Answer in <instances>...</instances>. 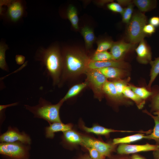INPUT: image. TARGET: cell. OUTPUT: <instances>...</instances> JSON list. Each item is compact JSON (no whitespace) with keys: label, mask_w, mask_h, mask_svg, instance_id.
Here are the masks:
<instances>
[{"label":"cell","mask_w":159,"mask_h":159,"mask_svg":"<svg viewBox=\"0 0 159 159\" xmlns=\"http://www.w3.org/2000/svg\"><path fill=\"white\" fill-rule=\"evenodd\" d=\"M114 42L108 40H103L98 42L97 47L95 53L107 51V50L110 49Z\"/></svg>","instance_id":"31"},{"label":"cell","mask_w":159,"mask_h":159,"mask_svg":"<svg viewBox=\"0 0 159 159\" xmlns=\"http://www.w3.org/2000/svg\"><path fill=\"white\" fill-rule=\"evenodd\" d=\"M1 143L20 142L30 145L31 138L29 136L24 132H20L15 127L9 126L7 130L1 135Z\"/></svg>","instance_id":"7"},{"label":"cell","mask_w":159,"mask_h":159,"mask_svg":"<svg viewBox=\"0 0 159 159\" xmlns=\"http://www.w3.org/2000/svg\"><path fill=\"white\" fill-rule=\"evenodd\" d=\"M103 91L104 93L115 102H122L124 101V98L121 97L119 95L112 82L107 80L104 85Z\"/></svg>","instance_id":"16"},{"label":"cell","mask_w":159,"mask_h":159,"mask_svg":"<svg viewBox=\"0 0 159 159\" xmlns=\"http://www.w3.org/2000/svg\"><path fill=\"white\" fill-rule=\"evenodd\" d=\"M159 148L158 145H152L147 143L144 145H129L120 144L117 149L118 153L120 154H128L141 152L156 150Z\"/></svg>","instance_id":"9"},{"label":"cell","mask_w":159,"mask_h":159,"mask_svg":"<svg viewBox=\"0 0 159 159\" xmlns=\"http://www.w3.org/2000/svg\"><path fill=\"white\" fill-rule=\"evenodd\" d=\"M85 74L88 82L96 97L101 100L104 93L103 88L107 78L97 69H88Z\"/></svg>","instance_id":"6"},{"label":"cell","mask_w":159,"mask_h":159,"mask_svg":"<svg viewBox=\"0 0 159 159\" xmlns=\"http://www.w3.org/2000/svg\"><path fill=\"white\" fill-rule=\"evenodd\" d=\"M62 56V79L85 74L91 59L83 52L77 49H67L64 51Z\"/></svg>","instance_id":"1"},{"label":"cell","mask_w":159,"mask_h":159,"mask_svg":"<svg viewBox=\"0 0 159 159\" xmlns=\"http://www.w3.org/2000/svg\"><path fill=\"white\" fill-rule=\"evenodd\" d=\"M107 78L121 79L125 74L124 69L115 67H107L97 69Z\"/></svg>","instance_id":"17"},{"label":"cell","mask_w":159,"mask_h":159,"mask_svg":"<svg viewBox=\"0 0 159 159\" xmlns=\"http://www.w3.org/2000/svg\"><path fill=\"white\" fill-rule=\"evenodd\" d=\"M82 128L86 132L91 133L98 135L107 136L112 132H137V131L130 130H119L112 129L108 128L97 125H94L91 127L86 126L83 124L81 125Z\"/></svg>","instance_id":"15"},{"label":"cell","mask_w":159,"mask_h":159,"mask_svg":"<svg viewBox=\"0 0 159 159\" xmlns=\"http://www.w3.org/2000/svg\"><path fill=\"white\" fill-rule=\"evenodd\" d=\"M85 159H92V158H85Z\"/></svg>","instance_id":"45"},{"label":"cell","mask_w":159,"mask_h":159,"mask_svg":"<svg viewBox=\"0 0 159 159\" xmlns=\"http://www.w3.org/2000/svg\"><path fill=\"white\" fill-rule=\"evenodd\" d=\"M9 48L7 45L1 43L0 44V68L2 70L8 71V68L5 59V52Z\"/></svg>","instance_id":"29"},{"label":"cell","mask_w":159,"mask_h":159,"mask_svg":"<svg viewBox=\"0 0 159 159\" xmlns=\"http://www.w3.org/2000/svg\"><path fill=\"white\" fill-rule=\"evenodd\" d=\"M63 138L64 141L73 145H81L82 136L74 130L71 129L63 132Z\"/></svg>","instance_id":"18"},{"label":"cell","mask_w":159,"mask_h":159,"mask_svg":"<svg viewBox=\"0 0 159 159\" xmlns=\"http://www.w3.org/2000/svg\"><path fill=\"white\" fill-rule=\"evenodd\" d=\"M18 104V102H15L13 103H11L10 104H9L6 105H0V112H1L4 110L6 109V108L17 105Z\"/></svg>","instance_id":"39"},{"label":"cell","mask_w":159,"mask_h":159,"mask_svg":"<svg viewBox=\"0 0 159 159\" xmlns=\"http://www.w3.org/2000/svg\"><path fill=\"white\" fill-rule=\"evenodd\" d=\"M88 85L89 83L87 81L85 82L74 85L70 88L60 101L63 103L67 100L77 95Z\"/></svg>","instance_id":"22"},{"label":"cell","mask_w":159,"mask_h":159,"mask_svg":"<svg viewBox=\"0 0 159 159\" xmlns=\"http://www.w3.org/2000/svg\"><path fill=\"white\" fill-rule=\"evenodd\" d=\"M153 155L155 159H159V148L156 150L154 151Z\"/></svg>","instance_id":"41"},{"label":"cell","mask_w":159,"mask_h":159,"mask_svg":"<svg viewBox=\"0 0 159 159\" xmlns=\"http://www.w3.org/2000/svg\"></svg>","instance_id":"46"},{"label":"cell","mask_w":159,"mask_h":159,"mask_svg":"<svg viewBox=\"0 0 159 159\" xmlns=\"http://www.w3.org/2000/svg\"><path fill=\"white\" fill-rule=\"evenodd\" d=\"M124 96L129 98L135 103L139 109H142L145 103V100L141 98L131 89L129 85L126 86L123 92Z\"/></svg>","instance_id":"20"},{"label":"cell","mask_w":159,"mask_h":159,"mask_svg":"<svg viewBox=\"0 0 159 159\" xmlns=\"http://www.w3.org/2000/svg\"><path fill=\"white\" fill-rule=\"evenodd\" d=\"M67 16L73 28L78 29L79 19L77 9L74 6L72 5L69 6L67 9Z\"/></svg>","instance_id":"25"},{"label":"cell","mask_w":159,"mask_h":159,"mask_svg":"<svg viewBox=\"0 0 159 159\" xmlns=\"http://www.w3.org/2000/svg\"><path fill=\"white\" fill-rule=\"evenodd\" d=\"M118 3L120 5H127V6L129 4H132L131 3V1L130 0H117Z\"/></svg>","instance_id":"40"},{"label":"cell","mask_w":159,"mask_h":159,"mask_svg":"<svg viewBox=\"0 0 159 159\" xmlns=\"http://www.w3.org/2000/svg\"><path fill=\"white\" fill-rule=\"evenodd\" d=\"M132 159H145L140 156L135 154L133 155L132 157Z\"/></svg>","instance_id":"42"},{"label":"cell","mask_w":159,"mask_h":159,"mask_svg":"<svg viewBox=\"0 0 159 159\" xmlns=\"http://www.w3.org/2000/svg\"><path fill=\"white\" fill-rule=\"evenodd\" d=\"M134 46V44L122 41L114 42L110 48V53L115 60H121Z\"/></svg>","instance_id":"11"},{"label":"cell","mask_w":159,"mask_h":159,"mask_svg":"<svg viewBox=\"0 0 159 159\" xmlns=\"http://www.w3.org/2000/svg\"><path fill=\"white\" fill-rule=\"evenodd\" d=\"M30 149V145L20 142L0 144V154L6 159H29Z\"/></svg>","instance_id":"4"},{"label":"cell","mask_w":159,"mask_h":159,"mask_svg":"<svg viewBox=\"0 0 159 159\" xmlns=\"http://www.w3.org/2000/svg\"><path fill=\"white\" fill-rule=\"evenodd\" d=\"M133 3L141 11H147L155 8L157 1L150 0H135Z\"/></svg>","instance_id":"24"},{"label":"cell","mask_w":159,"mask_h":159,"mask_svg":"<svg viewBox=\"0 0 159 159\" xmlns=\"http://www.w3.org/2000/svg\"><path fill=\"white\" fill-rule=\"evenodd\" d=\"M81 145L86 148H94L104 157L109 156L114 150L116 145L86 136H82Z\"/></svg>","instance_id":"8"},{"label":"cell","mask_w":159,"mask_h":159,"mask_svg":"<svg viewBox=\"0 0 159 159\" xmlns=\"http://www.w3.org/2000/svg\"><path fill=\"white\" fill-rule=\"evenodd\" d=\"M153 114L159 117V110L154 112Z\"/></svg>","instance_id":"43"},{"label":"cell","mask_w":159,"mask_h":159,"mask_svg":"<svg viewBox=\"0 0 159 159\" xmlns=\"http://www.w3.org/2000/svg\"><path fill=\"white\" fill-rule=\"evenodd\" d=\"M151 106L152 110L154 112L159 110V93L153 97Z\"/></svg>","instance_id":"35"},{"label":"cell","mask_w":159,"mask_h":159,"mask_svg":"<svg viewBox=\"0 0 159 159\" xmlns=\"http://www.w3.org/2000/svg\"><path fill=\"white\" fill-rule=\"evenodd\" d=\"M155 28L152 25L149 24H146L143 29V32L145 34L151 35L155 31Z\"/></svg>","instance_id":"36"},{"label":"cell","mask_w":159,"mask_h":159,"mask_svg":"<svg viewBox=\"0 0 159 159\" xmlns=\"http://www.w3.org/2000/svg\"><path fill=\"white\" fill-rule=\"evenodd\" d=\"M133 10V5L132 4L128 5L127 7L124 9L123 11L121 14L122 21L125 23L128 24L132 17Z\"/></svg>","instance_id":"32"},{"label":"cell","mask_w":159,"mask_h":159,"mask_svg":"<svg viewBox=\"0 0 159 159\" xmlns=\"http://www.w3.org/2000/svg\"><path fill=\"white\" fill-rule=\"evenodd\" d=\"M1 4L7 7L6 15L12 21L16 22L22 16L24 13V8L20 1H3Z\"/></svg>","instance_id":"10"},{"label":"cell","mask_w":159,"mask_h":159,"mask_svg":"<svg viewBox=\"0 0 159 159\" xmlns=\"http://www.w3.org/2000/svg\"><path fill=\"white\" fill-rule=\"evenodd\" d=\"M128 64L121 60H111L104 61L90 60L88 67L89 69H98L107 67H115L124 69L128 67Z\"/></svg>","instance_id":"12"},{"label":"cell","mask_w":159,"mask_h":159,"mask_svg":"<svg viewBox=\"0 0 159 159\" xmlns=\"http://www.w3.org/2000/svg\"><path fill=\"white\" fill-rule=\"evenodd\" d=\"M91 59L96 61L115 60L110 52L107 51L95 53Z\"/></svg>","instance_id":"30"},{"label":"cell","mask_w":159,"mask_h":159,"mask_svg":"<svg viewBox=\"0 0 159 159\" xmlns=\"http://www.w3.org/2000/svg\"><path fill=\"white\" fill-rule=\"evenodd\" d=\"M108 8L110 10L114 12L122 14L123 11L124 9L118 3H111L108 4Z\"/></svg>","instance_id":"33"},{"label":"cell","mask_w":159,"mask_h":159,"mask_svg":"<svg viewBox=\"0 0 159 159\" xmlns=\"http://www.w3.org/2000/svg\"><path fill=\"white\" fill-rule=\"evenodd\" d=\"M39 61L44 67L46 73L52 79L53 84L58 83L62 74L63 66L62 56L59 49L52 47L42 51Z\"/></svg>","instance_id":"2"},{"label":"cell","mask_w":159,"mask_h":159,"mask_svg":"<svg viewBox=\"0 0 159 159\" xmlns=\"http://www.w3.org/2000/svg\"><path fill=\"white\" fill-rule=\"evenodd\" d=\"M108 1H101V3L100 2L98 4L100 5H103L105 3L108 2Z\"/></svg>","instance_id":"44"},{"label":"cell","mask_w":159,"mask_h":159,"mask_svg":"<svg viewBox=\"0 0 159 159\" xmlns=\"http://www.w3.org/2000/svg\"><path fill=\"white\" fill-rule=\"evenodd\" d=\"M72 125L70 124H64L62 122H54L49 124L45 128V135L46 138L52 139L55 133L59 132H63L72 129Z\"/></svg>","instance_id":"14"},{"label":"cell","mask_w":159,"mask_h":159,"mask_svg":"<svg viewBox=\"0 0 159 159\" xmlns=\"http://www.w3.org/2000/svg\"><path fill=\"white\" fill-rule=\"evenodd\" d=\"M81 33L84 39L86 48L90 49L95 39L93 30L86 26L81 29Z\"/></svg>","instance_id":"21"},{"label":"cell","mask_w":159,"mask_h":159,"mask_svg":"<svg viewBox=\"0 0 159 159\" xmlns=\"http://www.w3.org/2000/svg\"><path fill=\"white\" fill-rule=\"evenodd\" d=\"M145 136L144 133H140L123 137L115 138L113 139L112 144L116 145L118 144L130 143L145 139Z\"/></svg>","instance_id":"19"},{"label":"cell","mask_w":159,"mask_h":159,"mask_svg":"<svg viewBox=\"0 0 159 159\" xmlns=\"http://www.w3.org/2000/svg\"><path fill=\"white\" fill-rule=\"evenodd\" d=\"M147 22L146 16L141 12L135 14L128 24L127 35L130 43L135 44L144 40L143 29Z\"/></svg>","instance_id":"5"},{"label":"cell","mask_w":159,"mask_h":159,"mask_svg":"<svg viewBox=\"0 0 159 159\" xmlns=\"http://www.w3.org/2000/svg\"><path fill=\"white\" fill-rule=\"evenodd\" d=\"M150 63L151 68L150 80L148 86L149 89H150L152 84L159 74V57L155 58L154 60H151Z\"/></svg>","instance_id":"26"},{"label":"cell","mask_w":159,"mask_h":159,"mask_svg":"<svg viewBox=\"0 0 159 159\" xmlns=\"http://www.w3.org/2000/svg\"><path fill=\"white\" fill-rule=\"evenodd\" d=\"M89 151L91 158L93 159H103L105 157L101 155L96 150L92 147L86 148Z\"/></svg>","instance_id":"34"},{"label":"cell","mask_w":159,"mask_h":159,"mask_svg":"<svg viewBox=\"0 0 159 159\" xmlns=\"http://www.w3.org/2000/svg\"><path fill=\"white\" fill-rule=\"evenodd\" d=\"M130 79V78L128 77L125 80L115 79L112 81L118 95L121 97L124 98L125 97L123 94V92L125 87L128 85Z\"/></svg>","instance_id":"28"},{"label":"cell","mask_w":159,"mask_h":159,"mask_svg":"<svg viewBox=\"0 0 159 159\" xmlns=\"http://www.w3.org/2000/svg\"><path fill=\"white\" fill-rule=\"evenodd\" d=\"M137 54V59L138 62L143 64H147L152 60L151 53L150 49L144 40L140 42L135 49Z\"/></svg>","instance_id":"13"},{"label":"cell","mask_w":159,"mask_h":159,"mask_svg":"<svg viewBox=\"0 0 159 159\" xmlns=\"http://www.w3.org/2000/svg\"><path fill=\"white\" fill-rule=\"evenodd\" d=\"M132 90L142 99L145 100L153 94V92L143 87H138L129 85Z\"/></svg>","instance_id":"27"},{"label":"cell","mask_w":159,"mask_h":159,"mask_svg":"<svg viewBox=\"0 0 159 159\" xmlns=\"http://www.w3.org/2000/svg\"><path fill=\"white\" fill-rule=\"evenodd\" d=\"M63 103L60 101L56 104H52L44 99L40 97L37 105L31 106L24 105L25 109L33 114L34 117L41 118L49 124L62 122L59 111Z\"/></svg>","instance_id":"3"},{"label":"cell","mask_w":159,"mask_h":159,"mask_svg":"<svg viewBox=\"0 0 159 159\" xmlns=\"http://www.w3.org/2000/svg\"><path fill=\"white\" fill-rule=\"evenodd\" d=\"M149 23L155 27H159V17L155 16L151 17L149 20Z\"/></svg>","instance_id":"37"},{"label":"cell","mask_w":159,"mask_h":159,"mask_svg":"<svg viewBox=\"0 0 159 159\" xmlns=\"http://www.w3.org/2000/svg\"><path fill=\"white\" fill-rule=\"evenodd\" d=\"M15 60L17 64H22L24 62L25 57L22 55H17L15 57Z\"/></svg>","instance_id":"38"},{"label":"cell","mask_w":159,"mask_h":159,"mask_svg":"<svg viewBox=\"0 0 159 159\" xmlns=\"http://www.w3.org/2000/svg\"><path fill=\"white\" fill-rule=\"evenodd\" d=\"M143 112L151 116L153 119L155 123L152 132L150 134L146 135L145 139L153 140L157 145H159V117L152 115L146 110H144Z\"/></svg>","instance_id":"23"}]
</instances>
